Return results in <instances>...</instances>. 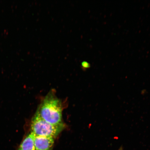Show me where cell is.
I'll return each instance as SVG.
<instances>
[{"mask_svg":"<svg viewBox=\"0 0 150 150\" xmlns=\"http://www.w3.org/2000/svg\"><path fill=\"white\" fill-rule=\"evenodd\" d=\"M62 111V108L60 100L52 93L47 95L38 110L43 119L54 125L63 123Z\"/></svg>","mask_w":150,"mask_h":150,"instance_id":"6da1fadb","label":"cell"},{"mask_svg":"<svg viewBox=\"0 0 150 150\" xmlns=\"http://www.w3.org/2000/svg\"><path fill=\"white\" fill-rule=\"evenodd\" d=\"M64 128L63 124L54 125L48 122L41 117L38 111L31 122V132L35 135L51 137L55 138Z\"/></svg>","mask_w":150,"mask_h":150,"instance_id":"7a4b0ae2","label":"cell"},{"mask_svg":"<svg viewBox=\"0 0 150 150\" xmlns=\"http://www.w3.org/2000/svg\"><path fill=\"white\" fill-rule=\"evenodd\" d=\"M54 139L51 137L35 135V150H52L54 145Z\"/></svg>","mask_w":150,"mask_h":150,"instance_id":"3957f363","label":"cell"},{"mask_svg":"<svg viewBox=\"0 0 150 150\" xmlns=\"http://www.w3.org/2000/svg\"><path fill=\"white\" fill-rule=\"evenodd\" d=\"M35 135L31 132L24 139L18 150H35Z\"/></svg>","mask_w":150,"mask_h":150,"instance_id":"277c9868","label":"cell"},{"mask_svg":"<svg viewBox=\"0 0 150 150\" xmlns=\"http://www.w3.org/2000/svg\"><path fill=\"white\" fill-rule=\"evenodd\" d=\"M119 150H123L122 148L121 147L120 148V149Z\"/></svg>","mask_w":150,"mask_h":150,"instance_id":"5b68a950","label":"cell"}]
</instances>
